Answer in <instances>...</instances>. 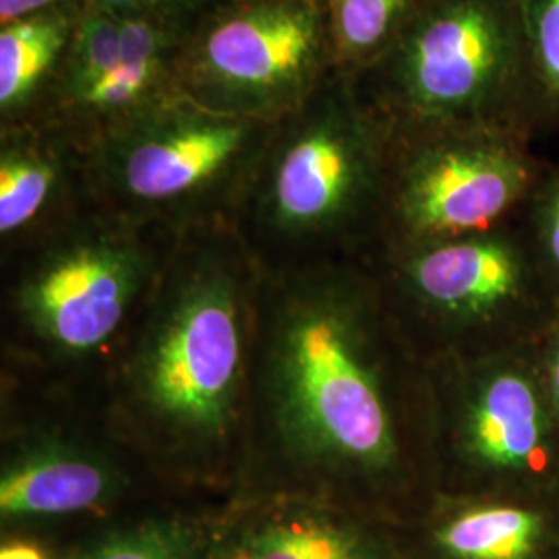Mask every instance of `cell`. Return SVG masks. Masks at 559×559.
I'll list each match as a JSON object with an SVG mask.
<instances>
[{
	"instance_id": "cell-12",
	"label": "cell",
	"mask_w": 559,
	"mask_h": 559,
	"mask_svg": "<svg viewBox=\"0 0 559 559\" xmlns=\"http://www.w3.org/2000/svg\"><path fill=\"white\" fill-rule=\"evenodd\" d=\"M222 537L237 559H406L399 535L359 508L295 491L239 514Z\"/></svg>"
},
{
	"instance_id": "cell-2",
	"label": "cell",
	"mask_w": 559,
	"mask_h": 559,
	"mask_svg": "<svg viewBox=\"0 0 559 559\" xmlns=\"http://www.w3.org/2000/svg\"><path fill=\"white\" fill-rule=\"evenodd\" d=\"M122 362V419L154 454L187 471L222 459L251 390L258 286L226 240L191 242L156 276Z\"/></svg>"
},
{
	"instance_id": "cell-22",
	"label": "cell",
	"mask_w": 559,
	"mask_h": 559,
	"mask_svg": "<svg viewBox=\"0 0 559 559\" xmlns=\"http://www.w3.org/2000/svg\"><path fill=\"white\" fill-rule=\"evenodd\" d=\"M81 0H0V23L23 20L44 11L80 4Z\"/></svg>"
},
{
	"instance_id": "cell-24",
	"label": "cell",
	"mask_w": 559,
	"mask_h": 559,
	"mask_svg": "<svg viewBox=\"0 0 559 559\" xmlns=\"http://www.w3.org/2000/svg\"><path fill=\"white\" fill-rule=\"evenodd\" d=\"M207 559H237L235 554L230 551V547L226 545L224 537H222V531L216 535V540L212 545V551H210V558Z\"/></svg>"
},
{
	"instance_id": "cell-4",
	"label": "cell",
	"mask_w": 559,
	"mask_h": 559,
	"mask_svg": "<svg viewBox=\"0 0 559 559\" xmlns=\"http://www.w3.org/2000/svg\"><path fill=\"white\" fill-rule=\"evenodd\" d=\"M394 140L334 69L325 85L278 120L251 180L261 228L286 242L381 233Z\"/></svg>"
},
{
	"instance_id": "cell-16",
	"label": "cell",
	"mask_w": 559,
	"mask_h": 559,
	"mask_svg": "<svg viewBox=\"0 0 559 559\" xmlns=\"http://www.w3.org/2000/svg\"><path fill=\"white\" fill-rule=\"evenodd\" d=\"M423 0H323L334 67L355 78L385 55Z\"/></svg>"
},
{
	"instance_id": "cell-9",
	"label": "cell",
	"mask_w": 559,
	"mask_h": 559,
	"mask_svg": "<svg viewBox=\"0 0 559 559\" xmlns=\"http://www.w3.org/2000/svg\"><path fill=\"white\" fill-rule=\"evenodd\" d=\"M388 253L406 305L452 336L477 340L475 353L539 338L558 307L519 218Z\"/></svg>"
},
{
	"instance_id": "cell-3",
	"label": "cell",
	"mask_w": 559,
	"mask_h": 559,
	"mask_svg": "<svg viewBox=\"0 0 559 559\" xmlns=\"http://www.w3.org/2000/svg\"><path fill=\"white\" fill-rule=\"evenodd\" d=\"M357 83L392 133L514 129L537 140L516 0H423Z\"/></svg>"
},
{
	"instance_id": "cell-21",
	"label": "cell",
	"mask_w": 559,
	"mask_h": 559,
	"mask_svg": "<svg viewBox=\"0 0 559 559\" xmlns=\"http://www.w3.org/2000/svg\"><path fill=\"white\" fill-rule=\"evenodd\" d=\"M540 365L559 419V302L539 336Z\"/></svg>"
},
{
	"instance_id": "cell-1",
	"label": "cell",
	"mask_w": 559,
	"mask_h": 559,
	"mask_svg": "<svg viewBox=\"0 0 559 559\" xmlns=\"http://www.w3.org/2000/svg\"><path fill=\"white\" fill-rule=\"evenodd\" d=\"M378 297L371 280L325 267L272 282L258 300L253 404L300 493L353 506L417 475L427 400L415 390L425 381L400 378Z\"/></svg>"
},
{
	"instance_id": "cell-13",
	"label": "cell",
	"mask_w": 559,
	"mask_h": 559,
	"mask_svg": "<svg viewBox=\"0 0 559 559\" xmlns=\"http://www.w3.org/2000/svg\"><path fill=\"white\" fill-rule=\"evenodd\" d=\"M127 487L124 471L98 450L38 438L2 464L0 520L4 526H25L100 512Z\"/></svg>"
},
{
	"instance_id": "cell-10",
	"label": "cell",
	"mask_w": 559,
	"mask_h": 559,
	"mask_svg": "<svg viewBox=\"0 0 559 559\" xmlns=\"http://www.w3.org/2000/svg\"><path fill=\"white\" fill-rule=\"evenodd\" d=\"M158 267L131 222L81 226L52 240L21 278L23 325L64 357H87L117 336Z\"/></svg>"
},
{
	"instance_id": "cell-20",
	"label": "cell",
	"mask_w": 559,
	"mask_h": 559,
	"mask_svg": "<svg viewBox=\"0 0 559 559\" xmlns=\"http://www.w3.org/2000/svg\"><path fill=\"white\" fill-rule=\"evenodd\" d=\"M119 17L191 21L205 0H92Z\"/></svg>"
},
{
	"instance_id": "cell-23",
	"label": "cell",
	"mask_w": 559,
	"mask_h": 559,
	"mask_svg": "<svg viewBox=\"0 0 559 559\" xmlns=\"http://www.w3.org/2000/svg\"><path fill=\"white\" fill-rule=\"evenodd\" d=\"M0 559H46V556L27 540H11L2 545Z\"/></svg>"
},
{
	"instance_id": "cell-15",
	"label": "cell",
	"mask_w": 559,
	"mask_h": 559,
	"mask_svg": "<svg viewBox=\"0 0 559 559\" xmlns=\"http://www.w3.org/2000/svg\"><path fill=\"white\" fill-rule=\"evenodd\" d=\"M67 160L55 141L38 133H4L0 150V235L17 237L59 201Z\"/></svg>"
},
{
	"instance_id": "cell-14",
	"label": "cell",
	"mask_w": 559,
	"mask_h": 559,
	"mask_svg": "<svg viewBox=\"0 0 559 559\" xmlns=\"http://www.w3.org/2000/svg\"><path fill=\"white\" fill-rule=\"evenodd\" d=\"M80 4L44 11L0 27L2 119H15L36 100L41 85L57 78L73 38Z\"/></svg>"
},
{
	"instance_id": "cell-5",
	"label": "cell",
	"mask_w": 559,
	"mask_h": 559,
	"mask_svg": "<svg viewBox=\"0 0 559 559\" xmlns=\"http://www.w3.org/2000/svg\"><path fill=\"white\" fill-rule=\"evenodd\" d=\"M425 400L441 491H559V419L539 338L438 360Z\"/></svg>"
},
{
	"instance_id": "cell-7",
	"label": "cell",
	"mask_w": 559,
	"mask_h": 559,
	"mask_svg": "<svg viewBox=\"0 0 559 559\" xmlns=\"http://www.w3.org/2000/svg\"><path fill=\"white\" fill-rule=\"evenodd\" d=\"M334 69L323 0H233L187 34L177 87L224 115L278 122Z\"/></svg>"
},
{
	"instance_id": "cell-8",
	"label": "cell",
	"mask_w": 559,
	"mask_h": 559,
	"mask_svg": "<svg viewBox=\"0 0 559 559\" xmlns=\"http://www.w3.org/2000/svg\"><path fill=\"white\" fill-rule=\"evenodd\" d=\"M514 129L394 140L381 237L388 249L460 239L516 221L547 164Z\"/></svg>"
},
{
	"instance_id": "cell-6",
	"label": "cell",
	"mask_w": 559,
	"mask_h": 559,
	"mask_svg": "<svg viewBox=\"0 0 559 559\" xmlns=\"http://www.w3.org/2000/svg\"><path fill=\"white\" fill-rule=\"evenodd\" d=\"M274 127L175 92L96 131L87 168L119 221L191 216L251 185Z\"/></svg>"
},
{
	"instance_id": "cell-17",
	"label": "cell",
	"mask_w": 559,
	"mask_h": 559,
	"mask_svg": "<svg viewBox=\"0 0 559 559\" xmlns=\"http://www.w3.org/2000/svg\"><path fill=\"white\" fill-rule=\"evenodd\" d=\"M216 531L189 516H158L112 528L71 559H207Z\"/></svg>"
},
{
	"instance_id": "cell-19",
	"label": "cell",
	"mask_w": 559,
	"mask_h": 559,
	"mask_svg": "<svg viewBox=\"0 0 559 559\" xmlns=\"http://www.w3.org/2000/svg\"><path fill=\"white\" fill-rule=\"evenodd\" d=\"M519 224L559 302V160L547 164L520 212Z\"/></svg>"
},
{
	"instance_id": "cell-18",
	"label": "cell",
	"mask_w": 559,
	"mask_h": 559,
	"mask_svg": "<svg viewBox=\"0 0 559 559\" xmlns=\"http://www.w3.org/2000/svg\"><path fill=\"white\" fill-rule=\"evenodd\" d=\"M537 138H559V0H516Z\"/></svg>"
},
{
	"instance_id": "cell-11",
	"label": "cell",
	"mask_w": 559,
	"mask_h": 559,
	"mask_svg": "<svg viewBox=\"0 0 559 559\" xmlns=\"http://www.w3.org/2000/svg\"><path fill=\"white\" fill-rule=\"evenodd\" d=\"M404 551L406 559H559V491L440 489Z\"/></svg>"
}]
</instances>
